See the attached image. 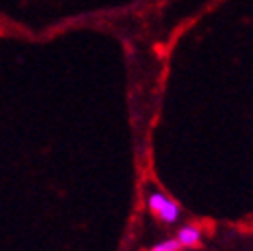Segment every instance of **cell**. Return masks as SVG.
Listing matches in <instances>:
<instances>
[{
  "mask_svg": "<svg viewBox=\"0 0 253 251\" xmlns=\"http://www.w3.org/2000/svg\"><path fill=\"white\" fill-rule=\"evenodd\" d=\"M146 204H148V210L165 224H173L181 216V208L177 206V202L171 200L169 196H165L163 192L153 190L146 196Z\"/></svg>",
  "mask_w": 253,
  "mask_h": 251,
  "instance_id": "cell-1",
  "label": "cell"
},
{
  "mask_svg": "<svg viewBox=\"0 0 253 251\" xmlns=\"http://www.w3.org/2000/svg\"><path fill=\"white\" fill-rule=\"evenodd\" d=\"M177 241H179L181 247H196L202 239V231L198 227H194V224H183V227L177 231Z\"/></svg>",
  "mask_w": 253,
  "mask_h": 251,
  "instance_id": "cell-2",
  "label": "cell"
},
{
  "mask_svg": "<svg viewBox=\"0 0 253 251\" xmlns=\"http://www.w3.org/2000/svg\"><path fill=\"white\" fill-rule=\"evenodd\" d=\"M179 249H181L179 241H177V239H167V241L157 243L150 251H179Z\"/></svg>",
  "mask_w": 253,
  "mask_h": 251,
  "instance_id": "cell-3",
  "label": "cell"
}]
</instances>
